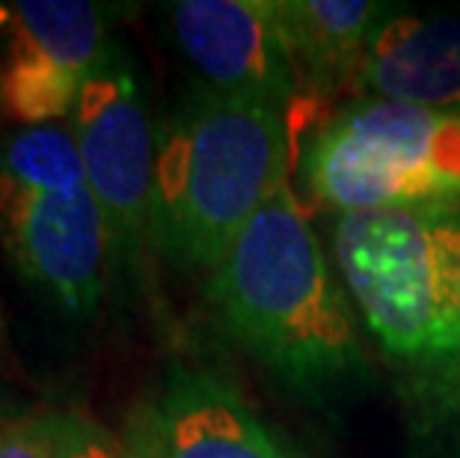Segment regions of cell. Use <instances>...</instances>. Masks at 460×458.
Returning <instances> with one entry per match:
<instances>
[{"mask_svg":"<svg viewBox=\"0 0 460 458\" xmlns=\"http://www.w3.org/2000/svg\"><path fill=\"white\" fill-rule=\"evenodd\" d=\"M208 301L234 343L312 405L339 402L371 382L348 292L288 182L211 271Z\"/></svg>","mask_w":460,"mask_h":458,"instance_id":"cell-1","label":"cell"},{"mask_svg":"<svg viewBox=\"0 0 460 458\" xmlns=\"http://www.w3.org/2000/svg\"><path fill=\"white\" fill-rule=\"evenodd\" d=\"M288 167V111L193 86L155 134L152 247L214 271Z\"/></svg>","mask_w":460,"mask_h":458,"instance_id":"cell-2","label":"cell"},{"mask_svg":"<svg viewBox=\"0 0 460 458\" xmlns=\"http://www.w3.org/2000/svg\"><path fill=\"white\" fill-rule=\"evenodd\" d=\"M332 253L371 337L443 414L460 399V202L345 211Z\"/></svg>","mask_w":460,"mask_h":458,"instance_id":"cell-3","label":"cell"},{"mask_svg":"<svg viewBox=\"0 0 460 458\" xmlns=\"http://www.w3.org/2000/svg\"><path fill=\"white\" fill-rule=\"evenodd\" d=\"M303 188L345 211L460 202V113L359 99L315 122L300 158Z\"/></svg>","mask_w":460,"mask_h":458,"instance_id":"cell-4","label":"cell"},{"mask_svg":"<svg viewBox=\"0 0 460 458\" xmlns=\"http://www.w3.org/2000/svg\"><path fill=\"white\" fill-rule=\"evenodd\" d=\"M86 184L104 214L113 268L122 271L152 245L155 131L131 57L111 39L68 113Z\"/></svg>","mask_w":460,"mask_h":458,"instance_id":"cell-5","label":"cell"},{"mask_svg":"<svg viewBox=\"0 0 460 458\" xmlns=\"http://www.w3.org/2000/svg\"><path fill=\"white\" fill-rule=\"evenodd\" d=\"M107 42L111 9L102 4H0V113L22 129L68 116Z\"/></svg>","mask_w":460,"mask_h":458,"instance_id":"cell-6","label":"cell"},{"mask_svg":"<svg viewBox=\"0 0 460 458\" xmlns=\"http://www.w3.org/2000/svg\"><path fill=\"white\" fill-rule=\"evenodd\" d=\"M0 247L60 313L90 316L102 304L113 259L90 188L42 191L0 182Z\"/></svg>","mask_w":460,"mask_h":458,"instance_id":"cell-7","label":"cell"},{"mask_svg":"<svg viewBox=\"0 0 460 458\" xmlns=\"http://www.w3.org/2000/svg\"><path fill=\"white\" fill-rule=\"evenodd\" d=\"M166 18L199 84L282 111L297 102V72L273 0H179Z\"/></svg>","mask_w":460,"mask_h":458,"instance_id":"cell-8","label":"cell"},{"mask_svg":"<svg viewBox=\"0 0 460 458\" xmlns=\"http://www.w3.org/2000/svg\"><path fill=\"white\" fill-rule=\"evenodd\" d=\"M152 411L164 458H309L205 369L175 364Z\"/></svg>","mask_w":460,"mask_h":458,"instance_id":"cell-9","label":"cell"},{"mask_svg":"<svg viewBox=\"0 0 460 458\" xmlns=\"http://www.w3.org/2000/svg\"><path fill=\"white\" fill-rule=\"evenodd\" d=\"M300 95L321 107L336 95L357 90L377 27L389 9L371 0H273Z\"/></svg>","mask_w":460,"mask_h":458,"instance_id":"cell-10","label":"cell"},{"mask_svg":"<svg viewBox=\"0 0 460 458\" xmlns=\"http://www.w3.org/2000/svg\"><path fill=\"white\" fill-rule=\"evenodd\" d=\"M359 93L460 113V18L389 15L371 39Z\"/></svg>","mask_w":460,"mask_h":458,"instance_id":"cell-11","label":"cell"},{"mask_svg":"<svg viewBox=\"0 0 460 458\" xmlns=\"http://www.w3.org/2000/svg\"><path fill=\"white\" fill-rule=\"evenodd\" d=\"M0 182L42 191L90 188L72 129L57 122L24 125L0 138Z\"/></svg>","mask_w":460,"mask_h":458,"instance_id":"cell-12","label":"cell"},{"mask_svg":"<svg viewBox=\"0 0 460 458\" xmlns=\"http://www.w3.org/2000/svg\"><path fill=\"white\" fill-rule=\"evenodd\" d=\"M68 411L0 417V458H66Z\"/></svg>","mask_w":460,"mask_h":458,"instance_id":"cell-13","label":"cell"},{"mask_svg":"<svg viewBox=\"0 0 460 458\" xmlns=\"http://www.w3.org/2000/svg\"><path fill=\"white\" fill-rule=\"evenodd\" d=\"M66 458H119V441L93 417L68 411Z\"/></svg>","mask_w":460,"mask_h":458,"instance_id":"cell-14","label":"cell"},{"mask_svg":"<svg viewBox=\"0 0 460 458\" xmlns=\"http://www.w3.org/2000/svg\"><path fill=\"white\" fill-rule=\"evenodd\" d=\"M119 458H164L158 432H155V411L149 408H137L125 428V437L119 441Z\"/></svg>","mask_w":460,"mask_h":458,"instance_id":"cell-15","label":"cell"},{"mask_svg":"<svg viewBox=\"0 0 460 458\" xmlns=\"http://www.w3.org/2000/svg\"><path fill=\"white\" fill-rule=\"evenodd\" d=\"M443 417L448 420V458H460V399L446 408Z\"/></svg>","mask_w":460,"mask_h":458,"instance_id":"cell-16","label":"cell"},{"mask_svg":"<svg viewBox=\"0 0 460 458\" xmlns=\"http://www.w3.org/2000/svg\"><path fill=\"white\" fill-rule=\"evenodd\" d=\"M0 343H4V313H0Z\"/></svg>","mask_w":460,"mask_h":458,"instance_id":"cell-17","label":"cell"}]
</instances>
